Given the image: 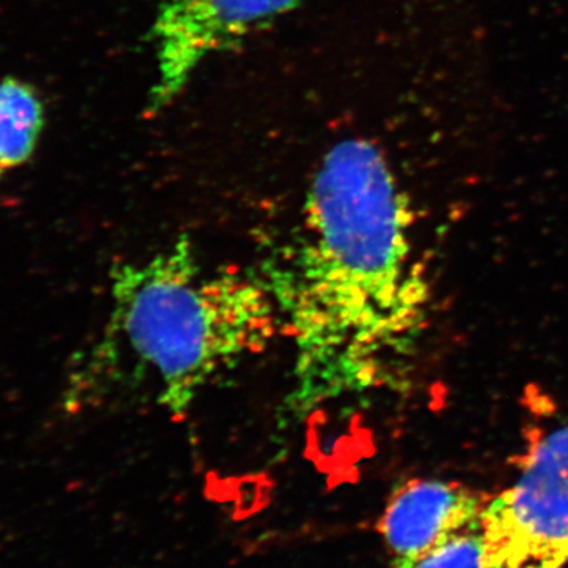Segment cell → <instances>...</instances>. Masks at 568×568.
<instances>
[{
	"mask_svg": "<svg viewBox=\"0 0 568 568\" xmlns=\"http://www.w3.org/2000/svg\"><path fill=\"white\" fill-rule=\"evenodd\" d=\"M413 212L383 152L338 142L310 185L304 219L261 276L293 339L298 416L383 386L424 323Z\"/></svg>",
	"mask_w": 568,
	"mask_h": 568,
	"instance_id": "cell-1",
	"label": "cell"
},
{
	"mask_svg": "<svg viewBox=\"0 0 568 568\" xmlns=\"http://www.w3.org/2000/svg\"><path fill=\"white\" fill-rule=\"evenodd\" d=\"M280 331L263 280L205 271L182 239L114 268L110 317L88 366L103 394L149 388L156 406L182 418L215 377L263 354Z\"/></svg>",
	"mask_w": 568,
	"mask_h": 568,
	"instance_id": "cell-2",
	"label": "cell"
},
{
	"mask_svg": "<svg viewBox=\"0 0 568 568\" xmlns=\"http://www.w3.org/2000/svg\"><path fill=\"white\" fill-rule=\"evenodd\" d=\"M487 568L568 564V425L538 440L518 480L481 515Z\"/></svg>",
	"mask_w": 568,
	"mask_h": 568,
	"instance_id": "cell-3",
	"label": "cell"
},
{
	"mask_svg": "<svg viewBox=\"0 0 568 568\" xmlns=\"http://www.w3.org/2000/svg\"><path fill=\"white\" fill-rule=\"evenodd\" d=\"M302 0H160L152 36L159 78L148 112L173 102L203 59L237 43L246 33L280 14L297 9Z\"/></svg>",
	"mask_w": 568,
	"mask_h": 568,
	"instance_id": "cell-4",
	"label": "cell"
},
{
	"mask_svg": "<svg viewBox=\"0 0 568 568\" xmlns=\"http://www.w3.org/2000/svg\"><path fill=\"white\" fill-rule=\"evenodd\" d=\"M484 496L458 481L413 478L396 488L379 521L394 568L422 559L463 530L481 525Z\"/></svg>",
	"mask_w": 568,
	"mask_h": 568,
	"instance_id": "cell-5",
	"label": "cell"
},
{
	"mask_svg": "<svg viewBox=\"0 0 568 568\" xmlns=\"http://www.w3.org/2000/svg\"><path fill=\"white\" fill-rule=\"evenodd\" d=\"M416 568H487L481 525L452 537L422 559Z\"/></svg>",
	"mask_w": 568,
	"mask_h": 568,
	"instance_id": "cell-6",
	"label": "cell"
},
{
	"mask_svg": "<svg viewBox=\"0 0 568 568\" xmlns=\"http://www.w3.org/2000/svg\"><path fill=\"white\" fill-rule=\"evenodd\" d=\"M40 133L0 110V162L3 166L9 170L28 162L36 152Z\"/></svg>",
	"mask_w": 568,
	"mask_h": 568,
	"instance_id": "cell-7",
	"label": "cell"
},
{
	"mask_svg": "<svg viewBox=\"0 0 568 568\" xmlns=\"http://www.w3.org/2000/svg\"><path fill=\"white\" fill-rule=\"evenodd\" d=\"M6 170H7V168H6V166H3V163H2V162H0V175H2V174H3V171H6Z\"/></svg>",
	"mask_w": 568,
	"mask_h": 568,
	"instance_id": "cell-8",
	"label": "cell"
}]
</instances>
